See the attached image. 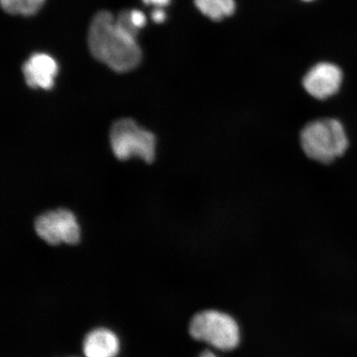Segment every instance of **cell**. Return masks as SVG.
Here are the masks:
<instances>
[{
	"label": "cell",
	"instance_id": "2",
	"mask_svg": "<svg viewBox=\"0 0 357 357\" xmlns=\"http://www.w3.org/2000/svg\"><path fill=\"white\" fill-rule=\"evenodd\" d=\"M188 332L194 341L217 352H231L238 349L243 332L238 320L230 312L208 307L192 316Z\"/></svg>",
	"mask_w": 357,
	"mask_h": 357
},
{
	"label": "cell",
	"instance_id": "11",
	"mask_svg": "<svg viewBox=\"0 0 357 357\" xmlns=\"http://www.w3.org/2000/svg\"><path fill=\"white\" fill-rule=\"evenodd\" d=\"M116 25L128 35L132 36V38H136L138 33V29L131 19V12L124 10L119 13L117 20L115 21Z\"/></svg>",
	"mask_w": 357,
	"mask_h": 357
},
{
	"label": "cell",
	"instance_id": "9",
	"mask_svg": "<svg viewBox=\"0 0 357 357\" xmlns=\"http://www.w3.org/2000/svg\"><path fill=\"white\" fill-rule=\"evenodd\" d=\"M195 3L204 15L215 21L231 16L236 8L235 0H195Z\"/></svg>",
	"mask_w": 357,
	"mask_h": 357
},
{
	"label": "cell",
	"instance_id": "15",
	"mask_svg": "<svg viewBox=\"0 0 357 357\" xmlns=\"http://www.w3.org/2000/svg\"><path fill=\"white\" fill-rule=\"evenodd\" d=\"M144 2L146 4L151 3L158 6H166L169 3V0H144Z\"/></svg>",
	"mask_w": 357,
	"mask_h": 357
},
{
	"label": "cell",
	"instance_id": "12",
	"mask_svg": "<svg viewBox=\"0 0 357 357\" xmlns=\"http://www.w3.org/2000/svg\"><path fill=\"white\" fill-rule=\"evenodd\" d=\"M131 19L133 24L137 26V29L142 28L146 24V17L144 13L139 10L131 11Z\"/></svg>",
	"mask_w": 357,
	"mask_h": 357
},
{
	"label": "cell",
	"instance_id": "16",
	"mask_svg": "<svg viewBox=\"0 0 357 357\" xmlns=\"http://www.w3.org/2000/svg\"><path fill=\"white\" fill-rule=\"evenodd\" d=\"M305 1H312V0H305Z\"/></svg>",
	"mask_w": 357,
	"mask_h": 357
},
{
	"label": "cell",
	"instance_id": "14",
	"mask_svg": "<svg viewBox=\"0 0 357 357\" xmlns=\"http://www.w3.org/2000/svg\"><path fill=\"white\" fill-rule=\"evenodd\" d=\"M198 357H220L218 352L209 348H205L204 350L200 352Z\"/></svg>",
	"mask_w": 357,
	"mask_h": 357
},
{
	"label": "cell",
	"instance_id": "6",
	"mask_svg": "<svg viewBox=\"0 0 357 357\" xmlns=\"http://www.w3.org/2000/svg\"><path fill=\"white\" fill-rule=\"evenodd\" d=\"M342 82L340 67L331 62H320L307 71L302 79V86L314 99L326 100L337 95Z\"/></svg>",
	"mask_w": 357,
	"mask_h": 357
},
{
	"label": "cell",
	"instance_id": "13",
	"mask_svg": "<svg viewBox=\"0 0 357 357\" xmlns=\"http://www.w3.org/2000/svg\"><path fill=\"white\" fill-rule=\"evenodd\" d=\"M151 17H153V19L155 22L160 24V22H162L166 20V13H165L163 10H160V8H158V10L153 12Z\"/></svg>",
	"mask_w": 357,
	"mask_h": 357
},
{
	"label": "cell",
	"instance_id": "10",
	"mask_svg": "<svg viewBox=\"0 0 357 357\" xmlns=\"http://www.w3.org/2000/svg\"><path fill=\"white\" fill-rule=\"evenodd\" d=\"M45 0H0L4 11L10 15L30 16L43 6Z\"/></svg>",
	"mask_w": 357,
	"mask_h": 357
},
{
	"label": "cell",
	"instance_id": "7",
	"mask_svg": "<svg viewBox=\"0 0 357 357\" xmlns=\"http://www.w3.org/2000/svg\"><path fill=\"white\" fill-rule=\"evenodd\" d=\"M22 73L29 87L49 91L54 86L58 66L52 56L36 53L22 66Z\"/></svg>",
	"mask_w": 357,
	"mask_h": 357
},
{
	"label": "cell",
	"instance_id": "4",
	"mask_svg": "<svg viewBox=\"0 0 357 357\" xmlns=\"http://www.w3.org/2000/svg\"><path fill=\"white\" fill-rule=\"evenodd\" d=\"M110 144L114 155L120 160L139 158L151 163L155 159L154 134L140 128L131 119H119L113 124Z\"/></svg>",
	"mask_w": 357,
	"mask_h": 357
},
{
	"label": "cell",
	"instance_id": "1",
	"mask_svg": "<svg viewBox=\"0 0 357 357\" xmlns=\"http://www.w3.org/2000/svg\"><path fill=\"white\" fill-rule=\"evenodd\" d=\"M88 43L93 57L116 73H128L142 61V51L136 38L120 29L109 12L101 11L93 17Z\"/></svg>",
	"mask_w": 357,
	"mask_h": 357
},
{
	"label": "cell",
	"instance_id": "5",
	"mask_svg": "<svg viewBox=\"0 0 357 357\" xmlns=\"http://www.w3.org/2000/svg\"><path fill=\"white\" fill-rule=\"evenodd\" d=\"M34 229L39 238L49 245H75L79 241L80 231L77 218L66 208L41 214L36 218Z\"/></svg>",
	"mask_w": 357,
	"mask_h": 357
},
{
	"label": "cell",
	"instance_id": "8",
	"mask_svg": "<svg viewBox=\"0 0 357 357\" xmlns=\"http://www.w3.org/2000/svg\"><path fill=\"white\" fill-rule=\"evenodd\" d=\"M119 351V338L109 329H93L84 339L83 352L86 357H115Z\"/></svg>",
	"mask_w": 357,
	"mask_h": 357
},
{
	"label": "cell",
	"instance_id": "3",
	"mask_svg": "<svg viewBox=\"0 0 357 357\" xmlns=\"http://www.w3.org/2000/svg\"><path fill=\"white\" fill-rule=\"evenodd\" d=\"M300 144L307 158L329 164L345 154L349 141L344 126L338 119L323 118L312 120L302 128Z\"/></svg>",
	"mask_w": 357,
	"mask_h": 357
}]
</instances>
